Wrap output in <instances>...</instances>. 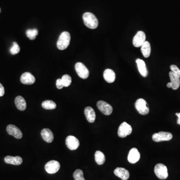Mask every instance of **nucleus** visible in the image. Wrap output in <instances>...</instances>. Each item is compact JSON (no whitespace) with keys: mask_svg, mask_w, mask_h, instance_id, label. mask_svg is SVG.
Here are the masks:
<instances>
[{"mask_svg":"<svg viewBox=\"0 0 180 180\" xmlns=\"http://www.w3.org/2000/svg\"><path fill=\"white\" fill-rule=\"evenodd\" d=\"M97 106L100 111L105 115L109 116L112 113V107L106 102L99 101L97 103Z\"/></svg>","mask_w":180,"mask_h":180,"instance_id":"6e6552de","label":"nucleus"},{"mask_svg":"<svg viewBox=\"0 0 180 180\" xmlns=\"http://www.w3.org/2000/svg\"><path fill=\"white\" fill-rule=\"evenodd\" d=\"M20 51V48L19 45L17 44V42H12V46L10 49L11 54L13 55H16L18 54Z\"/></svg>","mask_w":180,"mask_h":180,"instance_id":"c85d7f7f","label":"nucleus"},{"mask_svg":"<svg viewBox=\"0 0 180 180\" xmlns=\"http://www.w3.org/2000/svg\"><path fill=\"white\" fill-rule=\"evenodd\" d=\"M132 132V128L131 126L128 124L126 122H122L118 129V135L120 138L126 137L131 134Z\"/></svg>","mask_w":180,"mask_h":180,"instance_id":"423d86ee","label":"nucleus"},{"mask_svg":"<svg viewBox=\"0 0 180 180\" xmlns=\"http://www.w3.org/2000/svg\"><path fill=\"white\" fill-rule=\"evenodd\" d=\"M170 68H171L172 72L180 78V70H179L178 67L176 65H172L171 66Z\"/></svg>","mask_w":180,"mask_h":180,"instance_id":"c756f323","label":"nucleus"},{"mask_svg":"<svg viewBox=\"0 0 180 180\" xmlns=\"http://www.w3.org/2000/svg\"><path fill=\"white\" fill-rule=\"evenodd\" d=\"M154 172L156 176L161 180L166 179L168 177L167 168L161 163L157 164L155 166Z\"/></svg>","mask_w":180,"mask_h":180,"instance_id":"7ed1b4c3","label":"nucleus"},{"mask_svg":"<svg viewBox=\"0 0 180 180\" xmlns=\"http://www.w3.org/2000/svg\"><path fill=\"white\" fill-rule=\"evenodd\" d=\"M63 86L65 87H69L72 83V78L69 75H64L61 79Z\"/></svg>","mask_w":180,"mask_h":180,"instance_id":"bb28decb","label":"nucleus"},{"mask_svg":"<svg viewBox=\"0 0 180 180\" xmlns=\"http://www.w3.org/2000/svg\"><path fill=\"white\" fill-rule=\"evenodd\" d=\"M42 106L44 109L46 110H52L56 109L57 105L52 100H46L42 102Z\"/></svg>","mask_w":180,"mask_h":180,"instance_id":"393cba45","label":"nucleus"},{"mask_svg":"<svg viewBox=\"0 0 180 180\" xmlns=\"http://www.w3.org/2000/svg\"><path fill=\"white\" fill-rule=\"evenodd\" d=\"M60 168V163L55 160L50 161L46 164L45 166V170L48 173L50 174L56 173L59 171Z\"/></svg>","mask_w":180,"mask_h":180,"instance_id":"1a4fd4ad","label":"nucleus"},{"mask_svg":"<svg viewBox=\"0 0 180 180\" xmlns=\"http://www.w3.org/2000/svg\"><path fill=\"white\" fill-rule=\"evenodd\" d=\"M7 131L10 135H11L17 139H21L22 133L21 131L15 125H9L7 127Z\"/></svg>","mask_w":180,"mask_h":180,"instance_id":"f8f14e48","label":"nucleus"},{"mask_svg":"<svg viewBox=\"0 0 180 180\" xmlns=\"http://www.w3.org/2000/svg\"><path fill=\"white\" fill-rule=\"evenodd\" d=\"M172 138V134L166 132H159L157 133H155L152 136V140L156 142L168 141L171 140Z\"/></svg>","mask_w":180,"mask_h":180,"instance_id":"39448f33","label":"nucleus"},{"mask_svg":"<svg viewBox=\"0 0 180 180\" xmlns=\"http://www.w3.org/2000/svg\"><path fill=\"white\" fill-rule=\"evenodd\" d=\"M71 35L68 32H63L59 37L57 43L58 48L60 50H64L67 48L70 44Z\"/></svg>","mask_w":180,"mask_h":180,"instance_id":"f03ea898","label":"nucleus"},{"mask_svg":"<svg viewBox=\"0 0 180 180\" xmlns=\"http://www.w3.org/2000/svg\"><path fill=\"white\" fill-rule=\"evenodd\" d=\"M104 79L107 82L112 83L115 81L116 79V74L113 70L107 69L105 70L103 74Z\"/></svg>","mask_w":180,"mask_h":180,"instance_id":"6ab92c4d","label":"nucleus"},{"mask_svg":"<svg viewBox=\"0 0 180 180\" xmlns=\"http://www.w3.org/2000/svg\"><path fill=\"white\" fill-rule=\"evenodd\" d=\"M15 103L17 109L21 111H24L26 109V102L24 98L21 96H18L16 98Z\"/></svg>","mask_w":180,"mask_h":180,"instance_id":"412c9836","label":"nucleus"},{"mask_svg":"<svg viewBox=\"0 0 180 180\" xmlns=\"http://www.w3.org/2000/svg\"><path fill=\"white\" fill-rule=\"evenodd\" d=\"M114 174L122 180H127L130 177L129 172L123 168H117L114 170Z\"/></svg>","mask_w":180,"mask_h":180,"instance_id":"2eb2a0df","label":"nucleus"},{"mask_svg":"<svg viewBox=\"0 0 180 180\" xmlns=\"http://www.w3.org/2000/svg\"><path fill=\"white\" fill-rule=\"evenodd\" d=\"M167 87L168 88H172V84L171 82H168V83L167 85Z\"/></svg>","mask_w":180,"mask_h":180,"instance_id":"72a5a7b5","label":"nucleus"},{"mask_svg":"<svg viewBox=\"0 0 180 180\" xmlns=\"http://www.w3.org/2000/svg\"><path fill=\"white\" fill-rule=\"evenodd\" d=\"M136 62L138 70L141 75L144 77H146L148 75V71L145 62L141 59H137Z\"/></svg>","mask_w":180,"mask_h":180,"instance_id":"dca6fc26","label":"nucleus"},{"mask_svg":"<svg viewBox=\"0 0 180 180\" xmlns=\"http://www.w3.org/2000/svg\"><path fill=\"white\" fill-rule=\"evenodd\" d=\"M1 9L0 8V13H1Z\"/></svg>","mask_w":180,"mask_h":180,"instance_id":"f704fd0d","label":"nucleus"},{"mask_svg":"<svg viewBox=\"0 0 180 180\" xmlns=\"http://www.w3.org/2000/svg\"><path fill=\"white\" fill-rule=\"evenodd\" d=\"M140 159V153L136 148H133L129 152L128 156V161L131 164H135L139 161Z\"/></svg>","mask_w":180,"mask_h":180,"instance_id":"ddd939ff","label":"nucleus"},{"mask_svg":"<svg viewBox=\"0 0 180 180\" xmlns=\"http://www.w3.org/2000/svg\"><path fill=\"white\" fill-rule=\"evenodd\" d=\"M21 82L25 85H32L35 82L36 79L34 76L29 72H25L21 77Z\"/></svg>","mask_w":180,"mask_h":180,"instance_id":"4468645a","label":"nucleus"},{"mask_svg":"<svg viewBox=\"0 0 180 180\" xmlns=\"http://www.w3.org/2000/svg\"><path fill=\"white\" fill-rule=\"evenodd\" d=\"M38 34V31L37 29H28L26 31L27 36L31 40H35Z\"/></svg>","mask_w":180,"mask_h":180,"instance_id":"a878e982","label":"nucleus"},{"mask_svg":"<svg viewBox=\"0 0 180 180\" xmlns=\"http://www.w3.org/2000/svg\"><path fill=\"white\" fill-rule=\"evenodd\" d=\"M4 160L7 164L14 165H20L22 162V158L20 156H7L5 158Z\"/></svg>","mask_w":180,"mask_h":180,"instance_id":"aec40b11","label":"nucleus"},{"mask_svg":"<svg viewBox=\"0 0 180 180\" xmlns=\"http://www.w3.org/2000/svg\"><path fill=\"white\" fill-rule=\"evenodd\" d=\"M169 76L172 84V88L174 90H177L180 86V78L175 75L172 72H169Z\"/></svg>","mask_w":180,"mask_h":180,"instance_id":"4be33fe9","label":"nucleus"},{"mask_svg":"<svg viewBox=\"0 0 180 180\" xmlns=\"http://www.w3.org/2000/svg\"><path fill=\"white\" fill-rule=\"evenodd\" d=\"M84 24L89 29H96L98 26V20L96 17L91 12H86L82 16Z\"/></svg>","mask_w":180,"mask_h":180,"instance_id":"f257e3e1","label":"nucleus"},{"mask_svg":"<svg viewBox=\"0 0 180 180\" xmlns=\"http://www.w3.org/2000/svg\"><path fill=\"white\" fill-rule=\"evenodd\" d=\"M84 113L88 121L91 123H92L95 122L96 119V113L92 108L91 107H87L84 110Z\"/></svg>","mask_w":180,"mask_h":180,"instance_id":"a211bd4d","label":"nucleus"},{"mask_svg":"<svg viewBox=\"0 0 180 180\" xmlns=\"http://www.w3.org/2000/svg\"><path fill=\"white\" fill-rule=\"evenodd\" d=\"M141 52L143 56L145 58H148L150 56L151 52V48L150 42L148 41H146L142 44L141 47Z\"/></svg>","mask_w":180,"mask_h":180,"instance_id":"5701e85b","label":"nucleus"},{"mask_svg":"<svg viewBox=\"0 0 180 180\" xmlns=\"http://www.w3.org/2000/svg\"><path fill=\"white\" fill-rule=\"evenodd\" d=\"M95 161L98 165H102L105 162L106 158L105 155L100 151H97L95 152Z\"/></svg>","mask_w":180,"mask_h":180,"instance_id":"b1692460","label":"nucleus"},{"mask_svg":"<svg viewBox=\"0 0 180 180\" xmlns=\"http://www.w3.org/2000/svg\"><path fill=\"white\" fill-rule=\"evenodd\" d=\"M41 134L42 139L45 142H46L48 143H50V142H52L53 141L54 135H53L52 132L50 129H47V128L42 129V130Z\"/></svg>","mask_w":180,"mask_h":180,"instance_id":"f3484780","label":"nucleus"},{"mask_svg":"<svg viewBox=\"0 0 180 180\" xmlns=\"http://www.w3.org/2000/svg\"><path fill=\"white\" fill-rule=\"evenodd\" d=\"M135 107L138 112L142 115H147L149 112V107L148 106L147 102L144 99H138L135 103Z\"/></svg>","mask_w":180,"mask_h":180,"instance_id":"20e7f679","label":"nucleus"},{"mask_svg":"<svg viewBox=\"0 0 180 180\" xmlns=\"http://www.w3.org/2000/svg\"><path fill=\"white\" fill-rule=\"evenodd\" d=\"M73 177L75 180H85L82 170L77 169L74 172Z\"/></svg>","mask_w":180,"mask_h":180,"instance_id":"cd10ccee","label":"nucleus"},{"mask_svg":"<svg viewBox=\"0 0 180 180\" xmlns=\"http://www.w3.org/2000/svg\"><path fill=\"white\" fill-rule=\"evenodd\" d=\"M75 70L78 75L82 79H86L89 77V70L82 62H77L75 65Z\"/></svg>","mask_w":180,"mask_h":180,"instance_id":"0eeeda50","label":"nucleus"},{"mask_svg":"<svg viewBox=\"0 0 180 180\" xmlns=\"http://www.w3.org/2000/svg\"><path fill=\"white\" fill-rule=\"evenodd\" d=\"M176 115L178 117V119L177 120V124L180 125V112L176 113Z\"/></svg>","mask_w":180,"mask_h":180,"instance_id":"473e14b6","label":"nucleus"},{"mask_svg":"<svg viewBox=\"0 0 180 180\" xmlns=\"http://www.w3.org/2000/svg\"><path fill=\"white\" fill-rule=\"evenodd\" d=\"M56 86L58 89H62V88L64 87L61 79H59L57 80Z\"/></svg>","mask_w":180,"mask_h":180,"instance_id":"7c9ffc66","label":"nucleus"},{"mask_svg":"<svg viewBox=\"0 0 180 180\" xmlns=\"http://www.w3.org/2000/svg\"><path fill=\"white\" fill-rule=\"evenodd\" d=\"M5 94V89L4 87L0 83V97H2Z\"/></svg>","mask_w":180,"mask_h":180,"instance_id":"2f4dec72","label":"nucleus"},{"mask_svg":"<svg viewBox=\"0 0 180 180\" xmlns=\"http://www.w3.org/2000/svg\"><path fill=\"white\" fill-rule=\"evenodd\" d=\"M145 42H146L145 33L144 32L140 31L134 36L132 40V44L135 47L139 48L141 47Z\"/></svg>","mask_w":180,"mask_h":180,"instance_id":"9d476101","label":"nucleus"},{"mask_svg":"<svg viewBox=\"0 0 180 180\" xmlns=\"http://www.w3.org/2000/svg\"><path fill=\"white\" fill-rule=\"evenodd\" d=\"M66 144L68 148L71 150L77 149L80 146L79 140L73 136H69L66 139Z\"/></svg>","mask_w":180,"mask_h":180,"instance_id":"9b49d317","label":"nucleus"}]
</instances>
